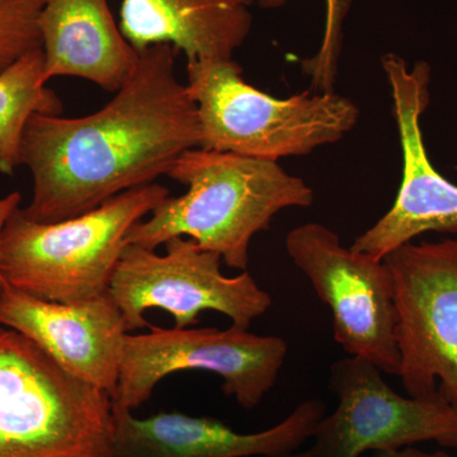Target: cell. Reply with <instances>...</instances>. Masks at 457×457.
Wrapping results in <instances>:
<instances>
[{
	"label": "cell",
	"instance_id": "6da1fadb",
	"mask_svg": "<svg viewBox=\"0 0 457 457\" xmlns=\"http://www.w3.org/2000/svg\"><path fill=\"white\" fill-rule=\"evenodd\" d=\"M177 55L165 44L140 51L130 77L97 112L33 114L21 147L33 179L31 204L21 209L26 218L51 224L92 212L155 183L200 147L197 106L177 77Z\"/></svg>",
	"mask_w": 457,
	"mask_h": 457
},
{
	"label": "cell",
	"instance_id": "7a4b0ae2",
	"mask_svg": "<svg viewBox=\"0 0 457 457\" xmlns=\"http://www.w3.org/2000/svg\"><path fill=\"white\" fill-rule=\"evenodd\" d=\"M167 176L187 187L164 198L150 219L134 225L128 245L155 251L171 237H188L204 251L220 254L228 269L246 270L255 234L269 230L279 212L308 207L314 191L278 162L203 147L187 150Z\"/></svg>",
	"mask_w": 457,
	"mask_h": 457
},
{
	"label": "cell",
	"instance_id": "3957f363",
	"mask_svg": "<svg viewBox=\"0 0 457 457\" xmlns=\"http://www.w3.org/2000/svg\"><path fill=\"white\" fill-rule=\"evenodd\" d=\"M170 195L152 183L51 224L29 220L18 207L3 231V278L8 287L46 302L74 303L106 294L131 228Z\"/></svg>",
	"mask_w": 457,
	"mask_h": 457
},
{
	"label": "cell",
	"instance_id": "277c9868",
	"mask_svg": "<svg viewBox=\"0 0 457 457\" xmlns=\"http://www.w3.org/2000/svg\"><path fill=\"white\" fill-rule=\"evenodd\" d=\"M203 149L278 162L338 143L357 125L360 108L336 92L276 98L243 79L234 60L187 62Z\"/></svg>",
	"mask_w": 457,
	"mask_h": 457
},
{
	"label": "cell",
	"instance_id": "5b68a950",
	"mask_svg": "<svg viewBox=\"0 0 457 457\" xmlns=\"http://www.w3.org/2000/svg\"><path fill=\"white\" fill-rule=\"evenodd\" d=\"M113 403L0 326V457H112Z\"/></svg>",
	"mask_w": 457,
	"mask_h": 457
},
{
	"label": "cell",
	"instance_id": "8992f818",
	"mask_svg": "<svg viewBox=\"0 0 457 457\" xmlns=\"http://www.w3.org/2000/svg\"><path fill=\"white\" fill-rule=\"evenodd\" d=\"M165 254L128 245L117 263L108 293L119 306L126 332L150 328L149 309H162L174 319V328L196 326L201 312L212 311L230 319L231 327L248 330L272 306L270 295L248 270L228 278L222 260L195 240L171 237Z\"/></svg>",
	"mask_w": 457,
	"mask_h": 457
},
{
	"label": "cell",
	"instance_id": "52a82bcc",
	"mask_svg": "<svg viewBox=\"0 0 457 457\" xmlns=\"http://www.w3.org/2000/svg\"><path fill=\"white\" fill-rule=\"evenodd\" d=\"M287 351L281 337L231 326L164 329L152 324L149 333L126 335L112 403L137 411L167 376L197 370L219 376L225 395L254 409L278 383Z\"/></svg>",
	"mask_w": 457,
	"mask_h": 457
},
{
	"label": "cell",
	"instance_id": "ba28073f",
	"mask_svg": "<svg viewBox=\"0 0 457 457\" xmlns=\"http://www.w3.org/2000/svg\"><path fill=\"white\" fill-rule=\"evenodd\" d=\"M384 262L393 275L405 392L416 398L440 392L457 407V237L407 243Z\"/></svg>",
	"mask_w": 457,
	"mask_h": 457
},
{
	"label": "cell",
	"instance_id": "9c48e42d",
	"mask_svg": "<svg viewBox=\"0 0 457 457\" xmlns=\"http://www.w3.org/2000/svg\"><path fill=\"white\" fill-rule=\"evenodd\" d=\"M285 246L319 299L329 306L335 341L348 356L362 357L398 376L394 282L384 260L345 248L338 234L319 222L293 228Z\"/></svg>",
	"mask_w": 457,
	"mask_h": 457
},
{
	"label": "cell",
	"instance_id": "30bf717a",
	"mask_svg": "<svg viewBox=\"0 0 457 457\" xmlns=\"http://www.w3.org/2000/svg\"><path fill=\"white\" fill-rule=\"evenodd\" d=\"M362 357L347 356L330 368L329 387L338 396L335 411L318 423L314 457H363L436 442L457 449V407L440 392L402 396Z\"/></svg>",
	"mask_w": 457,
	"mask_h": 457
},
{
	"label": "cell",
	"instance_id": "8fae6325",
	"mask_svg": "<svg viewBox=\"0 0 457 457\" xmlns=\"http://www.w3.org/2000/svg\"><path fill=\"white\" fill-rule=\"evenodd\" d=\"M381 65L402 145V185L392 209L356 237L351 249L383 261L423 234H457V186L433 167L423 141L420 117L429 104L431 68L417 62L409 69L396 54L384 55Z\"/></svg>",
	"mask_w": 457,
	"mask_h": 457
},
{
	"label": "cell",
	"instance_id": "7c38bea8",
	"mask_svg": "<svg viewBox=\"0 0 457 457\" xmlns=\"http://www.w3.org/2000/svg\"><path fill=\"white\" fill-rule=\"evenodd\" d=\"M0 326L16 330L84 383L116 395L123 342L121 312L110 293L74 303L0 291Z\"/></svg>",
	"mask_w": 457,
	"mask_h": 457
},
{
	"label": "cell",
	"instance_id": "4fadbf2b",
	"mask_svg": "<svg viewBox=\"0 0 457 457\" xmlns=\"http://www.w3.org/2000/svg\"><path fill=\"white\" fill-rule=\"evenodd\" d=\"M327 407L321 400L300 403L278 425L240 433L221 420L185 413L137 418L113 404L112 457H282L297 453L317 429Z\"/></svg>",
	"mask_w": 457,
	"mask_h": 457
},
{
	"label": "cell",
	"instance_id": "5bb4252c",
	"mask_svg": "<svg viewBox=\"0 0 457 457\" xmlns=\"http://www.w3.org/2000/svg\"><path fill=\"white\" fill-rule=\"evenodd\" d=\"M38 23L45 84L55 77H77L116 93L139 60L107 0H45Z\"/></svg>",
	"mask_w": 457,
	"mask_h": 457
},
{
	"label": "cell",
	"instance_id": "9a60e30c",
	"mask_svg": "<svg viewBox=\"0 0 457 457\" xmlns=\"http://www.w3.org/2000/svg\"><path fill=\"white\" fill-rule=\"evenodd\" d=\"M255 0H122L120 29L137 51L170 45L187 62H225L248 38Z\"/></svg>",
	"mask_w": 457,
	"mask_h": 457
},
{
	"label": "cell",
	"instance_id": "2e32d148",
	"mask_svg": "<svg viewBox=\"0 0 457 457\" xmlns=\"http://www.w3.org/2000/svg\"><path fill=\"white\" fill-rule=\"evenodd\" d=\"M45 54L29 51L0 73V173L13 176L21 165V147L33 114H55L62 104L42 80Z\"/></svg>",
	"mask_w": 457,
	"mask_h": 457
},
{
	"label": "cell",
	"instance_id": "e0dca14e",
	"mask_svg": "<svg viewBox=\"0 0 457 457\" xmlns=\"http://www.w3.org/2000/svg\"><path fill=\"white\" fill-rule=\"evenodd\" d=\"M290 0H258L262 9H278ZM326 2V26L323 40L318 53L311 59L303 60V71L312 79V92H335L338 73L339 54L342 49L343 23L351 8L352 0H324Z\"/></svg>",
	"mask_w": 457,
	"mask_h": 457
},
{
	"label": "cell",
	"instance_id": "ac0fdd59",
	"mask_svg": "<svg viewBox=\"0 0 457 457\" xmlns=\"http://www.w3.org/2000/svg\"><path fill=\"white\" fill-rule=\"evenodd\" d=\"M45 0H0V73L29 51L42 47Z\"/></svg>",
	"mask_w": 457,
	"mask_h": 457
},
{
	"label": "cell",
	"instance_id": "d6986e66",
	"mask_svg": "<svg viewBox=\"0 0 457 457\" xmlns=\"http://www.w3.org/2000/svg\"><path fill=\"white\" fill-rule=\"evenodd\" d=\"M21 201H22V195L20 192H12L5 197H0V253H2L3 231H4L5 224L12 213L20 207ZM0 286L3 288L8 287L7 282L3 278L2 270H0Z\"/></svg>",
	"mask_w": 457,
	"mask_h": 457
},
{
	"label": "cell",
	"instance_id": "ffe728a7",
	"mask_svg": "<svg viewBox=\"0 0 457 457\" xmlns=\"http://www.w3.org/2000/svg\"><path fill=\"white\" fill-rule=\"evenodd\" d=\"M363 457H453L449 453L444 450L433 451V453H427V451L418 450L416 447L409 446L405 449L396 451H387V453H372Z\"/></svg>",
	"mask_w": 457,
	"mask_h": 457
},
{
	"label": "cell",
	"instance_id": "44dd1931",
	"mask_svg": "<svg viewBox=\"0 0 457 457\" xmlns=\"http://www.w3.org/2000/svg\"><path fill=\"white\" fill-rule=\"evenodd\" d=\"M282 457H314V453L309 449L306 451H297V453H291V455Z\"/></svg>",
	"mask_w": 457,
	"mask_h": 457
},
{
	"label": "cell",
	"instance_id": "7402d4cb",
	"mask_svg": "<svg viewBox=\"0 0 457 457\" xmlns=\"http://www.w3.org/2000/svg\"><path fill=\"white\" fill-rule=\"evenodd\" d=\"M2 290H3V287H2V286H0V291H2Z\"/></svg>",
	"mask_w": 457,
	"mask_h": 457
}]
</instances>
